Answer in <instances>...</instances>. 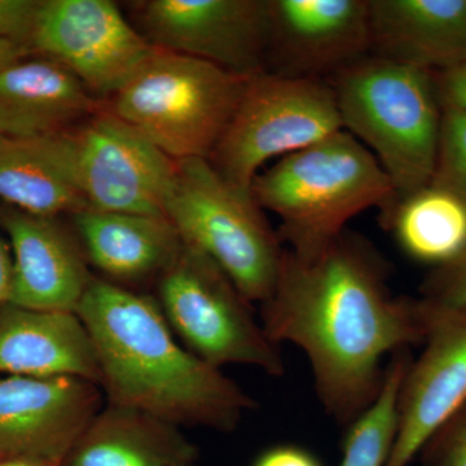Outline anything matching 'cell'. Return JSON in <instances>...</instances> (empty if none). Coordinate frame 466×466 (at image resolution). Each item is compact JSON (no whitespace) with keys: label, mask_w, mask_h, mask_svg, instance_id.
I'll return each mask as SVG.
<instances>
[{"label":"cell","mask_w":466,"mask_h":466,"mask_svg":"<svg viewBox=\"0 0 466 466\" xmlns=\"http://www.w3.org/2000/svg\"><path fill=\"white\" fill-rule=\"evenodd\" d=\"M390 268L375 245L346 228L312 256L285 249L274 290L260 303V324L275 345L305 352L319 400L349 426L381 391L383 360L424 343V302L397 297Z\"/></svg>","instance_id":"cell-1"},{"label":"cell","mask_w":466,"mask_h":466,"mask_svg":"<svg viewBox=\"0 0 466 466\" xmlns=\"http://www.w3.org/2000/svg\"><path fill=\"white\" fill-rule=\"evenodd\" d=\"M76 312L94 343L106 403L180 429L222 433L257 407L240 385L177 339L153 297L94 276Z\"/></svg>","instance_id":"cell-2"},{"label":"cell","mask_w":466,"mask_h":466,"mask_svg":"<svg viewBox=\"0 0 466 466\" xmlns=\"http://www.w3.org/2000/svg\"><path fill=\"white\" fill-rule=\"evenodd\" d=\"M254 200L280 219L281 244L312 256L370 208L391 204L394 188L375 155L346 130L279 159L254 177Z\"/></svg>","instance_id":"cell-3"},{"label":"cell","mask_w":466,"mask_h":466,"mask_svg":"<svg viewBox=\"0 0 466 466\" xmlns=\"http://www.w3.org/2000/svg\"><path fill=\"white\" fill-rule=\"evenodd\" d=\"M329 84L343 130L375 153L394 188L392 201L431 182L443 115L434 73L368 55Z\"/></svg>","instance_id":"cell-4"},{"label":"cell","mask_w":466,"mask_h":466,"mask_svg":"<svg viewBox=\"0 0 466 466\" xmlns=\"http://www.w3.org/2000/svg\"><path fill=\"white\" fill-rule=\"evenodd\" d=\"M249 79L198 58L153 47L110 99V112L174 161L208 159Z\"/></svg>","instance_id":"cell-5"},{"label":"cell","mask_w":466,"mask_h":466,"mask_svg":"<svg viewBox=\"0 0 466 466\" xmlns=\"http://www.w3.org/2000/svg\"><path fill=\"white\" fill-rule=\"evenodd\" d=\"M250 189L227 182L208 159L175 161L164 216L186 244L207 254L249 302L274 290L284 248Z\"/></svg>","instance_id":"cell-6"},{"label":"cell","mask_w":466,"mask_h":466,"mask_svg":"<svg viewBox=\"0 0 466 466\" xmlns=\"http://www.w3.org/2000/svg\"><path fill=\"white\" fill-rule=\"evenodd\" d=\"M155 299L177 339L210 366L283 376V355L254 317L251 302L201 250L183 242L157 279Z\"/></svg>","instance_id":"cell-7"},{"label":"cell","mask_w":466,"mask_h":466,"mask_svg":"<svg viewBox=\"0 0 466 466\" xmlns=\"http://www.w3.org/2000/svg\"><path fill=\"white\" fill-rule=\"evenodd\" d=\"M343 130L332 85L263 73L245 86L238 109L208 162L242 189H250L269 159L291 155Z\"/></svg>","instance_id":"cell-8"},{"label":"cell","mask_w":466,"mask_h":466,"mask_svg":"<svg viewBox=\"0 0 466 466\" xmlns=\"http://www.w3.org/2000/svg\"><path fill=\"white\" fill-rule=\"evenodd\" d=\"M29 50L106 101L127 84L153 46L110 0H41Z\"/></svg>","instance_id":"cell-9"},{"label":"cell","mask_w":466,"mask_h":466,"mask_svg":"<svg viewBox=\"0 0 466 466\" xmlns=\"http://www.w3.org/2000/svg\"><path fill=\"white\" fill-rule=\"evenodd\" d=\"M135 27L150 46L250 79L266 73L268 0L135 2Z\"/></svg>","instance_id":"cell-10"},{"label":"cell","mask_w":466,"mask_h":466,"mask_svg":"<svg viewBox=\"0 0 466 466\" xmlns=\"http://www.w3.org/2000/svg\"><path fill=\"white\" fill-rule=\"evenodd\" d=\"M76 170L87 207L164 216L175 161L103 106L75 130Z\"/></svg>","instance_id":"cell-11"},{"label":"cell","mask_w":466,"mask_h":466,"mask_svg":"<svg viewBox=\"0 0 466 466\" xmlns=\"http://www.w3.org/2000/svg\"><path fill=\"white\" fill-rule=\"evenodd\" d=\"M368 55L370 0H268V75L329 82Z\"/></svg>","instance_id":"cell-12"},{"label":"cell","mask_w":466,"mask_h":466,"mask_svg":"<svg viewBox=\"0 0 466 466\" xmlns=\"http://www.w3.org/2000/svg\"><path fill=\"white\" fill-rule=\"evenodd\" d=\"M424 305L429 332L424 350L410 360L401 380L397 433L386 466L412 464L428 441L466 404V312Z\"/></svg>","instance_id":"cell-13"},{"label":"cell","mask_w":466,"mask_h":466,"mask_svg":"<svg viewBox=\"0 0 466 466\" xmlns=\"http://www.w3.org/2000/svg\"><path fill=\"white\" fill-rule=\"evenodd\" d=\"M106 404L95 383L73 377L0 379V460L63 461Z\"/></svg>","instance_id":"cell-14"},{"label":"cell","mask_w":466,"mask_h":466,"mask_svg":"<svg viewBox=\"0 0 466 466\" xmlns=\"http://www.w3.org/2000/svg\"><path fill=\"white\" fill-rule=\"evenodd\" d=\"M0 228L14 259L8 302L39 311L76 312L94 276L75 229L60 217L34 216L5 204Z\"/></svg>","instance_id":"cell-15"},{"label":"cell","mask_w":466,"mask_h":466,"mask_svg":"<svg viewBox=\"0 0 466 466\" xmlns=\"http://www.w3.org/2000/svg\"><path fill=\"white\" fill-rule=\"evenodd\" d=\"M370 55L440 75L466 61V0H370Z\"/></svg>","instance_id":"cell-16"},{"label":"cell","mask_w":466,"mask_h":466,"mask_svg":"<svg viewBox=\"0 0 466 466\" xmlns=\"http://www.w3.org/2000/svg\"><path fill=\"white\" fill-rule=\"evenodd\" d=\"M0 376L73 377L100 385L94 343L76 312L9 302L0 305Z\"/></svg>","instance_id":"cell-17"},{"label":"cell","mask_w":466,"mask_h":466,"mask_svg":"<svg viewBox=\"0 0 466 466\" xmlns=\"http://www.w3.org/2000/svg\"><path fill=\"white\" fill-rule=\"evenodd\" d=\"M101 106L78 78L47 58L24 57L0 72V137L64 133Z\"/></svg>","instance_id":"cell-18"},{"label":"cell","mask_w":466,"mask_h":466,"mask_svg":"<svg viewBox=\"0 0 466 466\" xmlns=\"http://www.w3.org/2000/svg\"><path fill=\"white\" fill-rule=\"evenodd\" d=\"M72 219L88 265L122 287L157 281L183 244L167 217L86 208Z\"/></svg>","instance_id":"cell-19"},{"label":"cell","mask_w":466,"mask_h":466,"mask_svg":"<svg viewBox=\"0 0 466 466\" xmlns=\"http://www.w3.org/2000/svg\"><path fill=\"white\" fill-rule=\"evenodd\" d=\"M75 128L35 137H0V200L34 216L88 208L76 170Z\"/></svg>","instance_id":"cell-20"},{"label":"cell","mask_w":466,"mask_h":466,"mask_svg":"<svg viewBox=\"0 0 466 466\" xmlns=\"http://www.w3.org/2000/svg\"><path fill=\"white\" fill-rule=\"evenodd\" d=\"M182 429L133 408L106 403L67 451L63 466H177L196 462Z\"/></svg>","instance_id":"cell-21"},{"label":"cell","mask_w":466,"mask_h":466,"mask_svg":"<svg viewBox=\"0 0 466 466\" xmlns=\"http://www.w3.org/2000/svg\"><path fill=\"white\" fill-rule=\"evenodd\" d=\"M380 223L408 258L431 269L466 254V195L437 180L392 201Z\"/></svg>","instance_id":"cell-22"},{"label":"cell","mask_w":466,"mask_h":466,"mask_svg":"<svg viewBox=\"0 0 466 466\" xmlns=\"http://www.w3.org/2000/svg\"><path fill=\"white\" fill-rule=\"evenodd\" d=\"M412 357L410 349L392 355L379 397L348 426L339 466H386L397 433L398 395Z\"/></svg>","instance_id":"cell-23"},{"label":"cell","mask_w":466,"mask_h":466,"mask_svg":"<svg viewBox=\"0 0 466 466\" xmlns=\"http://www.w3.org/2000/svg\"><path fill=\"white\" fill-rule=\"evenodd\" d=\"M431 179L466 195V110L443 106L440 150Z\"/></svg>","instance_id":"cell-24"},{"label":"cell","mask_w":466,"mask_h":466,"mask_svg":"<svg viewBox=\"0 0 466 466\" xmlns=\"http://www.w3.org/2000/svg\"><path fill=\"white\" fill-rule=\"evenodd\" d=\"M420 299L434 308L466 312V254L449 266L431 269L420 287Z\"/></svg>","instance_id":"cell-25"},{"label":"cell","mask_w":466,"mask_h":466,"mask_svg":"<svg viewBox=\"0 0 466 466\" xmlns=\"http://www.w3.org/2000/svg\"><path fill=\"white\" fill-rule=\"evenodd\" d=\"M424 466H466V404L425 444Z\"/></svg>","instance_id":"cell-26"},{"label":"cell","mask_w":466,"mask_h":466,"mask_svg":"<svg viewBox=\"0 0 466 466\" xmlns=\"http://www.w3.org/2000/svg\"><path fill=\"white\" fill-rule=\"evenodd\" d=\"M39 7L41 0H0V39L15 43L30 54Z\"/></svg>","instance_id":"cell-27"},{"label":"cell","mask_w":466,"mask_h":466,"mask_svg":"<svg viewBox=\"0 0 466 466\" xmlns=\"http://www.w3.org/2000/svg\"><path fill=\"white\" fill-rule=\"evenodd\" d=\"M253 466H323L317 456L296 444H279L260 453Z\"/></svg>","instance_id":"cell-28"},{"label":"cell","mask_w":466,"mask_h":466,"mask_svg":"<svg viewBox=\"0 0 466 466\" xmlns=\"http://www.w3.org/2000/svg\"><path fill=\"white\" fill-rule=\"evenodd\" d=\"M441 106L466 110V61L449 72L435 75Z\"/></svg>","instance_id":"cell-29"},{"label":"cell","mask_w":466,"mask_h":466,"mask_svg":"<svg viewBox=\"0 0 466 466\" xmlns=\"http://www.w3.org/2000/svg\"><path fill=\"white\" fill-rule=\"evenodd\" d=\"M12 281H14V259L11 249L0 228V305H5L11 297Z\"/></svg>","instance_id":"cell-30"},{"label":"cell","mask_w":466,"mask_h":466,"mask_svg":"<svg viewBox=\"0 0 466 466\" xmlns=\"http://www.w3.org/2000/svg\"><path fill=\"white\" fill-rule=\"evenodd\" d=\"M27 56H32V55L25 48L20 47L15 43L5 41V39H0V72L7 69L12 64L17 63L21 58Z\"/></svg>","instance_id":"cell-31"},{"label":"cell","mask_w":466,"mask_h":466,"mask_svg":"<svg viewBox=\"0 0 466 466\" xmlns=\"http://www.w3.org/2000/svg\"><path fill=\"white\" fill-rule=\"evenodd\" d=\"M0 466H63L60 461L41 458H11L0 460Z\"/></svg>","instance_id":"cell-32"},{"label":"cell","mask_w":466,"mask_h":466,"mask_svg":"<svg viewBox=\"0 0 466 466\" xmlns=\"http://www.w3.org/2000/svg\"><path fill=\"white\" fill-rule=\"evenodd\" d=\"M177 466H196V462H189V464H182V465H177Z\"/></svg>","instance_id":"cell-33"}]
</instances>
